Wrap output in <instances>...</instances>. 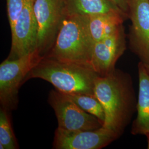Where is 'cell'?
Returning a JSON list of instances; mask_svg holds the SVG:
<instances>
[{
	"label": "cell",
	"instance_id": "obj_1",
	"mask_svg": "<svg viewBox=\"0 0 149 149\" xmlns=\"http://www.w3.org/2000/svg\"><path fill=\"white\" fill-rule=\"evenodd\" d=\"M95 95L105 113L103 127L119 136L129 122L135 107V97L131 77L115 69L95 81Z\"/></svg>",
	"mask_w": 149,
	"mask_h": 149
},
{
	"label": "cell",
	"instance_id": "obj_2",
	"mask_svg": "<svg viewBox=\"0 0 149 149\" xmlns=\"http://www.w3.org/2000/svg\"><path fill=\"white\" fill-rule=\"evenodd\" d=\"M99 76L91 65L44 56L25 81L41 79L65 93L95 95V81Z\"/></svg>",
	"mask_w": 149,
	"mask_h": 149
},
{
	"label": "cell",
	"instance_id": "obj_3",
	"mask_svg": "<svg viewBox=\"0 0 149 149\" xmlns=\"http://www.w3.org/2000/svg\"><path fill=\"white\" fill-rule=\"evenodd\" d=\"M93 45L89 31L88 16L67 15L53 47L44 56L91 66Z\"/></svg>",
	"mask_w": 149,
	"mask_h": 149
},
{
	"label": "cell",
	"instance_id": "obj_4",
	"mask_svg": "<svg viewBox=\"0 0 149 149\" xmlns=\"http://www.w3.org/2000/svg\"><path fill=\"white\" fill-rule=\"evenodd\" d=\"M41 55L36 50L20 58L6 59L0 65V102L6 111L15 109L20 86L39 61Z\"/></svg>",
	"mask_w": 149,
	"mask_h": 149
},
{
	"label": "cell",
	"instance_id": "obj_5",
	"mask_svg": "<svg viewBox=\"0 0 149 149\" xmlns=\"http://www.w3.org/2000/svg\"><path fill=\"white\" fill-rule=\"evenodd\" d=\"M34 12L37 22L36 50L43 56L53 47L67 16L63 0H35Z\"/></svg>",
	"mask_w": 149,
	"mask_h": 149
},
{
	"label": "cell",
	"instance_id": "obj_6",
	"mask_svg": "<svg viewBox=\"0 0 149 149\" xmlns=\"http://www.w3.org/2000/svg\"><path fill=\"white\" fill-rule=\"evenodd\" d=\"M49 103L58 119V128L69 131L94 130L103 126L97 118L84 111L67 94L52 90Z\"/></svg>",
	"mask_w": 149,
	"mask_h": 149
},
{
	"label": "cell",
	"instance_id": "obj_7",
	"mask_svg": "<svg viewBox=\"0 0 149 149\" xmlns=\"http://www.w3.org/2000/svg\"><path fill=\"white\" fill-rule=\"evenodd\" d=\"M34 1L25 0L23 10L11 29V50L7 59H18L36 50L38 27L34 12Z\"/></svg>",
	"mask_w": 149,
	"mask_h": 149
},
{
	"label": "cell",
	"instance_id": "obj_8",
	"mask_svg": "<svg viewBox=\"0 0 149 149\" xmlns=\"http://www.w3.org/2000/svg\"><path fill=\"white\" fill-rule=\"evenodd\" d=\"M128 17L129 48L149 66V0H130Z\"/></svg>",
	"mask_w": 149,
	"mask_h": 149
},
{
	"label": "cell",
	"instance_id": "obj_9",
	"mask_svg": "<svg viewBox=\"0 0 149 149\" xmlns=\"http://www.w3.org/2000/svg\"><path fill=\"white\" fill-rule=\"evenodd\" d=\"M119 137L102 126L94 130L69 131L58 128L55 132L53 148L56 149H100Z\"/></svg>",
	"mask_w": 149,
	"mask_h": 149
},
{
	"label": "cell",
	"instance_id": "obj_10",
	"mask_svg": "<svg viewBox=\"0 0 149 149\" xmlns=\"http://www.w3.org/2000/svg\"><path fill=\"white\" fill-rule=\"evenodd\" d=\"M125 49L126 36L122 26L112 35L94 44L91 65L100 76L108 74L116 69V64Z\"/></svg>",
	"mask_w": 149,
	"mask_h": 149
},
{
	"label": "cell",
	"instance_id": "obj_11",
	"mask_svg": "<svg viewBox=\"0 0 149 149\" xmlns=\"http://www.w3.org/2000/svg\"><path fill=\"white\" fill-rule=\"evenodd\" d=\"M139 93L137 116L132 128L133 135L149 137V66L142 62L138 64Z\"/></svg>",
	"mask_w": 149,
	"mask_h": 149
},
{
	"label": "cell",
	"instance_id": "obj_12",
	"mask_svg": "<svg viewBox=\"0 0 149 149\" xmlns=\"http://www.w3.org/2000/svg\"><path fill=\"white\" fill-rule=\"evenodd\" d=\"M88 16V27L93 43L107 37L123 26L127 16L118 13L97 14Z\"/></svg>",
	"mask_w": 149,
	"mask_h": 149
},
{
	"label": "cell",
	"instance_id": "obj_13",
	"mask_svg": "<svg viewBox=\"0 0 149 149\" xmlns=\"http://www.w3.org/2000/svg\"><path fill=\"white\" fill-rule=\"evenodd\" d=\"M67 15L118 13L128 16L110 0H63ZM129 19V18H128Z\"/></svg>",
	"mask_w": 149,
	"mask_h": 149
},
{
	"label": "cell",
	"instance_id": "obj_14",
	"mask_svg": "<svg viewBox=\"0 0 149 149\" xmlns=\"http://www.w3.org/2000/svg\"><path fill=\"white\" fill-rule=\"evenodd\" d=\"M67 95L84 111L97 118L103 125L105 120L104 110L101 103L95 95L82 93Z\"/></svg>",
	"mask_w": 149,
	"mask_h": 149
},
{
	"label": "cell",
	"instance_id": "obj_15",
	"mask_svg": "<svg viewBox=\"0 0 149 149\" xmlns=\"http://www.w3.org/2000/svg\"><path fill=\"white\" fill-rule=\"evenodd\" d=\"M7 111L1 108L0 110V149H18L11 120Z\"/></svg>",
	"mask_w": 149,
	"mask_h": 149
},
{
	"label": "cell",
	"instance_id": "obj_16",
	"mask_svg": "<svg viewBox=\"0 0 149 149\" xmlns=\"http://www.w3.org/2000/svg\"><path fill=\"white\" fill-rule=\"evenodd\" d=\"M6 2L7 16L11 29L23 10L25 0H6Z\"/></svg>",
	"mask_w": 149,
	"mask_h": 149
},
{
	"label": "cell",
	"instance_id": "obj_17",
	"mask_svg": "<svg viewBox=\"0 0 149 149\" xmlns=\"http://www.w3.org/2000/svg\"><path fill=\"white\" fill-rule=\"evenodd\" d=\"M118 7L128 16L129 11V3L130 0H110ZM129 18V17H128Z\"/></svg>",
	"mask_w": 149,
	"mask_h": 149
},
{
	"label": "cell",
	"instance_id": "obj_18",
	"mask_svg": "<svg viewBox=\"0 0 149 149\" xmlns=\"http://www.w3.org/2000/svg\"><path fill=\"white\" fill-rule=\"evenodd\" d=\"M147 138H148V149H149V137Z\"/></svg>",
	"mask_w": 149,
	"mask_h": 149
}]
</instances>
